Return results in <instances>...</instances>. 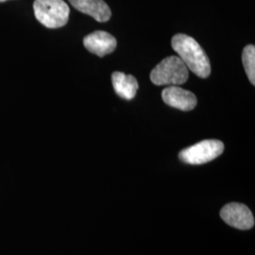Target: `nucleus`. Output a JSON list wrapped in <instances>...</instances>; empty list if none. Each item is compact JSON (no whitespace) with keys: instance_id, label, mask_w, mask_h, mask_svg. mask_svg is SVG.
Segmentation results:
<instances>
[{"instance_id":"1a4fd4ad","label":"nucleus","mask_w":255,"mask_h":255,"mask_svg":"<svg viewBox=\"0 0 255 255\" xmlns=\"http://www.w3.org/2000/svg\"><path fill=\"white\" fill-rule=\"evenodd\" d=\"M112 82L116 93L126 101L132 100L139 88L138 82L132 75H126L119 71L112 75Z\"/></svg>"},{"instance_id":"39448f33","label":"nucleus","mask_w":255,"mask_h":255,"mask_svg":"<svg viewBox=\"0 0 255 255\" xmlns=\"http://www.w3.org/2000/svg\"><path fill=\"white\" fill-rule=\"evenodd\" d=\"M220 217L228 225L239 230H250L255 226L252 211L241 203H229L220 211Z\"/></svg>"},{"instance_id":"f257e3e1","label":"nucleus","mask_w":255,"mask_h":255,"mask_svg":"<svg viewBox=\"0 0 255 255\" xmlns=\"http://www.w3.org/2000/svg\"><path fill=\"white\" fill-rule=\"evenodd\" d=\"M171 46L188 70H191L201 79L209 77L211 74L209 58L194 38L182 33L176 34L172 38Z\"/></svg>"},{"instance_id":"20e7f679","label":"nucleus","mask_w":255,"mask_h":255,"mask_svg":"<svg viewBox=\"0 0 255 255\" xmlns=\"http://www.w3.org/2000/svg\"><path fill=\"white\" fill-rule=\"evenodd\" d=\"M224 150V144L219 140H203L200 143L182 149L180 160L188 164H206L218 158Z\"/></svg>"},{"instance_id":"423d86ee","label":"nucleus","mask_w":255,"mask_h":255,"mask_svg":"<svg viewBox=\"0 0 255 255\" xmlns=\"http://www.w3.org/2000/svg\"><path fill=\"white\" fill-rule=\"evenodd\" d=\"M117 39L103 30L94 31L83 39V46L93 54L104 57L115 51L117 48Z\"/></svg>"},{"instance_id":"9b49d317","label":"nucleus","mask_w":255,"mask_h":255,"mask_svg":"<svg viewBox=\"0 0 255 255\" xmlns=\"http://www.w3.org/2000/svg\"><path fill=\"white\" fill-rule=\"evenodd\" d=\"M4 1H7V0H0V2H4Z\"/></svg>"},{"instance_id":"7ed1b4c3","label":"nucleus","mask_w":255,"mask_h":255,"mask_svg":"<svg viewBox=\"0 0 255 255\" xmlns=\"http://www.w3.org/2000/svg\"><path fill=\"white\" fill-rule=\"evenodd\" d=\"M37 20L48 28H58L68 22L70 9L64 0H35L33 3Z\"/></svg>"},{"instance_id":"9d476101","label":"nucleus","mask_w":255,"mask_h":255,"mask_svg":"<svg viewBox=\"0 0 255 255\" xmlns=\"http://www.w3.org/2000/svg\"><path fill=\"white\" fill-rule=\"evenodd\" d=\"M242 63L247 76L253 85L255 84V46L249 45L243 49Z\"/></svg>"},{"instance_id":"6e6552de","label":"nucleus","mask_w":255,"mask_h":255,"mask_svg":"<svg viewBox=\"0 0 255 255\" xmlns=\"http://www.w3.org/2000/svg\"><path fill=\"white\" fill-rule=\"evenodd\" d=\"M74 8L88 14L98 22H106L112 12L108 4L103 0H68Z\"/></svg>"},{"instance_id":"f03ea898","label":"nucleus","mask_w":255,"mask_h":255,"mask_svg":"<svg viewBox=\"0 0 255 255\" xmlns=\"http://www.w3.org/2000/svg\"><path fill=\"white\" fill-rule=\"evenodd\" d=\"M189 70L178 56H169L157 64L150 73V81L158 86H173L185 83Z\"/></svg>"},{"instance_id":"0eeeda50","label":"nucleus","mask_w":255,"mask_h":255,"mask_svg":"<svg viewBox=\"0 0 255 255\" xmlns=\"http://www.w3.org/2000/svg\"><path fill=\"white\" fill-rule=\"evenodd\" d=\"M162 99L165 104L181 111H191L197 106V98L190 91L178 85L168 86L162 92Z\"/></svg>"}]
</instances>
